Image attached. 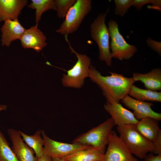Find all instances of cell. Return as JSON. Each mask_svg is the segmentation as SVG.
I'll use <instances>...</instances> for the list:
<instances>
[{
  "mask_svg": "<svg viewBox=\"0 0 161 161\" xmlns=\"http://www.w3.org/2000/svg\"><path fill=\"white\" fill-rule=\"evenodd\" d=\"M111 117L97 126L78 136L72 142L92 147L103 153L114 126Z\"/></svg>",
  "mask_w": 161,
  "mask_h": 161,
  "instance_id": "3",
  "label": "cell"
},
{
  "mask_svg": "<svg viewBox=\"0 0 161 161\" xmlns=\"http://www.w3.org/2000/svg\"><path fill=\"white\" fill-rule=\"evenodd\" d=\"M7 108V106L5 105H1L0 104V111L3 110H6Z\"/></svg>",
  "mask_w": 161,
  "mask_h": 161,
  "instance_id": "31",
  "label": "cell"
},
{
  "mask_svg": "<svg viewBox=\"0 0 161 161\" xmlns=\"http://www.w3.org/2000/svg\"><path fill=\"white\" fill-rule=\"evenodd\" d=\"M109 11L108 8L105 13L99 14L90 24V28L91 36L98 47L100 59L110 66L113 58L110 50L109 32L105 23Z\"/></svg>",
  "mask_w": 161,
  "mask_h": 161,
  "instance_id": "4",
  "label": "cell"
},
{
  "mask_svg": "<svg viewBox=\"0 0 161 161\" xmlns=\"http://www.w3.org/2000/svg\"><path fill=\"white\" fill-rule=\"evenodd\" d=\"M20 40L23 47L32 49L38 52L47 45L46 36L36 25L26 30Z\"/></svg>",
  "mask_w": 161,
  "mask_h": 161,
  "instance_id": "13",
  "label": "cell"
},
{
  "mask_svg": "<svg viewBox=\"0 0 161 161\" xmlns=\"http://www.w3.org/2000/svg\"><path fill=\"white\" fill-rule=\"evenodd\" d=\"M52 161H69L63 159L62 158H52Z\"/></svg>",
  "mask_w": 161,
  "mask_h": 161,
  "instance_id": "30",
  "label": "cell"
},
{
  "mask_svg": "<svg viewBox=\"0 0 161 161\" xmlns=\"http://www.w3.org/2000/svg\"><path fill=\"white\" fill-rule=\"evenodd\" d=\"M76 1V0H55L58 17L61 18H65L68 11Z\"/></svg>",
  "mask_w": 161,
  "mask_h": 161,
  "instance_id": "23",
  "label": "cell"
},
{
  "mask_svg": "<svg viewBox=\"0 0 161 161\" xmlns=\"http://www.w3.org/2000/svg\"><path fill=\"white\" fill-rule=\"evenodd\" d=\"M27 7L36 10L35 20L37 26L44 13L50 10L57 11L55 4L53 0H32Z\"/></svg>",
  "mask_w": 161,
  "mask_h": 161,
  "instance_id": "21",
  "label": "cell"
},
{
  "mask_svg": "<svg viewBox=\"0 0 161 161\" xmlns=\"http://www.w3.org/2000/svg\"><path fill=\"white\" fill-rule=\"evenodd\" d=\"M67 37H65V40L72 52L76 55L77 60L71 69L66 71V74L63 75L62 83L65 87L79 88L83 85L85 79L89 76L91 59L85 54L77 52L70 45Z\"/></svg>",
  "mask_w": 161,
  "mask_h": 161,
  "instance_id": "5",
  "label": "cell"
},
{
  "mask_svg": "<svg viewBox=\"0 0 161 161\" xmlns=\"http://www.w3.org/2000/svg\"><path fill=\"white\" fill-rule=\"evenodd\" d=\"M144 161H161V154L154 155L152 153L147 155Z\"/></svg>",
  "mask_w": 161,
  "mask_h": 161,
  "instance_id": "28",
  "label": "cell"
},
{
  "mask_svg": "<svg viewBox=\"0 0 161 161\" xmlns=\"http://www.w3.org/2000/svg\"><path fill=\"white\" fill-rule=\"evenodd\" d=\"M161 1L159 0H133L132 6L140 10L143 6L147 4L161 5Z\"/></svg>",
  "mask_w": 161,
  "mask_h": 161,
  "instance_id": "25",
  "label": "cell"
},
{
  "mask_svg": "<svg viewBox=\"0 0 161 161\" xmlns=\"http://www.w3.org/2000/svg\"><path fill=\"white\" fill-rule=\"evenodd\" d=\"M132 78L135 82L142 83L147 89L154 91L161 90V69L160 68H154L145 73L134 72Z\"/></svg>",
  "mask_w": 161,
  "mask_h": 161,
  "instance_id": "16",
  "label": "cell"
},
{
  "mask_svg": "<svg viewBox=\"0 0 161 161\" xmlns=\"http://www.w3.org/2000/svg\"><path fill=\"white\" fill-rule=\"evenodd\" d=\"M18 131L24 141L34 151L37 157L39 158L44 155V142L41 136V131H37L33 135H31L20 131Z\"/></svg>",
  "mask_w": 161,
  "mask_h": 161,
  "instance_id": "19",
  "label": "cell"
},
{
  "mask_svg": "<svg viewBox=\"0 0 161 161\" xmlns=\"http://www.w3.org/2000/svg\"><path fill=\"white\" fill-rule=\"evenodd\" d=\"M7 134L12 144V150L19 161H37L35 152L24 140L18 131L10 129Z\"/></svg>",
  "mask_w": 161,
  "mask_h": 161,
  "instance_id": "11",
  "label": "cell"
},
{
  "mask_svg": "<svg viewBox=\"0 0 161 161\" xmlns=\"http://www.w3.org/2000/svg\"><path fill=\"white\" fill-rule=\"evenodd\" d=\"M107 145L103 161H139L115 132L112 131Z\"/></svg>",
  "mask_w": 161,
  "mask_h": 161,
  "instance_id": "9",
  "label": "cell"
},
{
  "mask_svg": "<svg viewBox=\"0 0 161 161\" xmlns=\"http://www.w3.org/2000/svg\"><path fill=\"white\" fill-rule=\"evenodd\" d=\"M146 43L150 48L157 52L160 55L161 54V43L155 41L148 37L146 41Z\"/></svg>",
  "mask_w": 161,
  "mask_h": 161,
  "instance_id": "26",
  "label": "cell"
},
{
  "mask_svg": "<svg viewBox=\"0 0 161 161\" xmlns=\"http://www.w3.org/2000/svg\"><path fill=\"white\" fill-rule=\"evenodd\" d=\"M104 153L92 147L77 151L62 158L69 161H103Z\"/></svg>",
  "mask_w": 161,
  "mask_h": 161,
  "instance_id": "18",
  "label": "cell"
},
{
  "mask_svg": "<svg viewBox=\"0 0 161 161\" xmlns=\"http://www.w3.org/2000/svg\"><path fill=\"white\" fill-rule=\"evenodd\" d=\"M152 143L154 147L153 153L157 155L161 154V131Z\"/></svg>",
  "mask_w": 161,
  "mask_h": 161,
  "instance_id": "27",
  "label": "cell"
},
{
  "mask_svg": "<svg viewBox=\"0 0 161 161\" xmlns=\"http://www.w3.org/2000/svg\"><path fill=\"white\" fill-rule=\"evenodd\" d=\"M26 30L18 19L5 21L1 28L2 46L9 47L13 41L20 39Z\"/></svg>",
  "mask_w": 161,
  "mask_h": 161,
  "instance_id": "14",
  "label": "cell"
},
{
  "mask_svg": "<svg viewBox=\"0 0 161 161\" xmlns=\"http://www.w3.org/2000/svg\"><path fill=\"white\" fill-rule=\"evenodd\" d=\"M37 161H52V160L51 157L43 155L41 157L38 158Z\"/></svg>",
  "mask_w": 161,
  "mask_h": 161,
  "instance_id": "29",
  "label": "cell"
},
{
  "mask_svg": "<svg viewBox=\"0 0 161 161\" xmlns=\"http://www.w3.org/2000/svg\"><path fill=\"white\" fill-rule=\"evenodd\" d=\"M134 125L141 134L152 143L161 131L158 121L152 118L147 117L142 119Z\"/></svg>",
  "mask_w": 161,
  "mask_h": 161,
  "instance_id": "17",
  "label": "cell"
},
{
  "mask_svg": "<svg viewBox=\"0 0 161 161\" xmlns=\"http://www.w3.org/2000/svg\"><path fill=\"white\" fill-rule=\"evenodd\" d=\"M117 129L120 137L132 154L143 159L148 152L153 153L154 149L153 143L141 134L134 125L118 126Z\"/></svg>",
  "mask_w": 161,
  "mask_h": 161,
  "instance_id": "2",
  "label": "cell"
},
{
  "mask_svg": "<svg viewBox=\"0 0 161 161\" xmlns=\"http://www.w3.org/2000/svg\"><path fill=\"white\" fill-rule=\"evenodd\" d=\"M0 161H19L0 130Z\"/></svg>",
  "mask_w": 161,
  "mask_h": 161,
  "instance_id": "22",
  "label": "cell"
},
{
  "mask_svg": "<svg viewBox=\"0 0 161 161\" xmlns=\"http://www.w3.org/2000/svg\"><path fill=\"white\" fill-rule=\"evenodd\" d=\"M108 30L111 39L110 47L112 58L120 60H128L132 57L137 51L135 45L129 44L120 34L117 22L110 20L108 23Z\"/></svg>",
  "mask_w": 161,
  "mask_h": 161,
  "instance_id": "7",
  "label": "cell"
},
{
  "mask_svg": "<svg viewBox=\"0 0 161 161\" xmlns=\"http://www.w3.org/2000/svg\"><path fill=\"white\" fill-rule=\"evenodd\" d=\"M92 3L91 0H76L68 11L64 20L56 32L65 36L76 31L84 18L91 11Z\"/></svg>",
  "mask_w": 161,
  "mask_h": 161,
  "instance_id": "6",
  "label": "cell"
},
{
  "mask_svg": "<svg viewBox=\"0 0 161 161\" xmlns=\"http://www.w3.org/2000/svg\"><path fill=\"white\" fill-rule=\"evenodd\" d=\"M128 95L140 101L161 102V92L140 88L132 85Z\"/></svg>",
  "mask_w": 161,
  "mask_h": 161,
  "instance_id": "20",
  "label": "cell"
},
{
  "mask_svg": "<svg viewBox=\"0 0 161 161\" xmlns=\"http://www.w3.org/2000/svg\"><path fill=\"white\" fill-rule=\"evenodd\" d=\"M27 2L26 0H0V22L18 19Z\"/></svg>",
  "mask_w": 161,
  "mask_h": 161,
  "instance_id": "15",
  "label": "cell"
},
{
  "mask_svg": "<svg viewBox=\"0 0 161 161\" xmlns=\"http://www.w3.org/2000/svg\"><path fill=\"white\" fill-rule=\"evenodd\" d=\"M41 132L44 142V155L51 158H62L78 150L91 147L75 142L69 143L56 141L49 137L44 131Z\"/></svg>",
  "mask_w": 161,
  "mask_h": 161,
  "instance_id": "8",
  "label": "cell"
},
{
  "mask_svg": "<svg viewBox=\"0 0 161 161\" xmlns=\"http://www.w3.org/2000/svg\"><path fill=\"white\" fill-rule=\"evenodd\" d=\"M121 101L126 106L133 110L132 113L138 120L147 117L153 118L158 121L161 120V113L152 110L153 104L151 103L137 100L128 95Z\"/></svg>",
  "mask_w": 161,
  "mask_h": 161,
  "instance_id": "10",
  "label": "cell"
},
{
  "mask_svg": "<svg viewBox=\"0 0 161 161\" xmlns=\"http://www.w3.org/2000/svg\"><path fill=\"white\" fill-rule=\"evenodd\" d=\"M109 73L110 75L103 76L95 66L91 65L88 77L100 88L107 103H119L128 95L135 82L132 78L126 77L114 72Z\"/></svg>",
  "mask_w": 161,
  "mask_h": 161,
  "instance_id": "1",
  "label": "cell"
},
{
  "mask_svg": "<svg viewBox=\"0 0 161 161\" xmlns=\"http://www.w3.org/2000/svg\"><path fill=\"white\" fill-rule=\"evenodd\" d=\"M105 110L111 116L115 125H135L138 121L132 112L124 107L119 103H106Z\"/></svg>",
  "mask_w": 161,
  "mask_h": 161,
  "instance_id": "12",
  "label": "cell"
},
{
  "mask_svg": "<svg viewBox=\"0 0 161 161\" xmlns=\"http://www.w3.org/2000/svg\"><path fill=\"white\" fill-rule=\"evenodd\" d=\"M115 14L123 17L129 8L132 6L133 0H114Z\"/></svg>",
  "mask_w": 161,
  "mask_h": 161,
  "instance_id": "24",
  "label": "cell"
}]
</instances>
